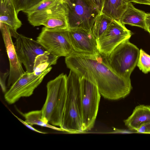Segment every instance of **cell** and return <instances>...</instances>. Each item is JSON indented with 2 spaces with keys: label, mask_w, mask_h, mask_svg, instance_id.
I'll use <instances>...</instances> for the list:
<instances>
[{
  "label": "cell",
  "mask_w": 150,
  "mask_h": 150,
  "mask_svg": "<svg viewBox=\"0 0 150 150\" xmlns=\"http://www.w3.org/2000/svg\"><path fill=\"white\" fill-rule=\"evenodd\" d=\"M67 67L95 83L104 98L110 100L124 98L132 89L130 79L115 73L109 65L106 56L85 54L74 52L65 57Z\"/></svg>",
  "instance_id": "obj_1"
},
{
  "label": "cell",
  "mask_w": 150,
  "mask_h": 150,
  "mask_svg": "<svg viewBox=\"0 0 150 150\" xmlns=\"http://www.w3.org/2000/svg\"><path fill=\"white\" fill-rule=\"evenodd\" d=\"M67 76L63 73L47 85V96L42 109L44 122L54 126H62L67 96Z\"/></svg>",
  "instance_id": "obj_2"
},
{
  "label": "cell",
  "mask_w": 150,
  "mask_h": 150,
  "mask_svg": "<svg viewBox=\"0 0 150 150\" xmlns=\"http://www.w3.org/2000/svg\"><path fill=\"white\" fill-rule=\"evenodd\" d=\"M67 96L60 128L71 134L83 133L82 129L80 99L81 77L70 70L66 80Z\"/></svg>",
  "instance_id": "obj_3"
},
{
  "label": "cell",
  "mask_w": 150,
  "mask_h": 150,
  "mask_svg": "<svg viewBox=\"0 0 150 150\" xmlns=\"http://www.w3.org/2000/svg\"><path fill=\"white\" fill-rule=\"evenodd\" d=\"M129 39L122 42L106 56L112 70L127 79H130V75L137 65L139 54V49L130 42Z\"/></svg>",
  "instance_id": "obj_4"
},
{
  "label": "cell",
  "mask_w": 150,
  "mask_h": 150,
  "mask_svg": "<svg viewBox=\"0 0 150 150\" xmlns=\"http://www.w3.org/2000/svg\"><path fill=\"white\" fill-rule=\"evenodd\" d=\"M100 94L96 84L81 77L80 99L83 132L93 127L97 115Z\"/></svg>",
  "instance_id": "obj_5"
},
{
  "label": "cell",
  "mask_w": 150,
  "mask_h": 150,
  "mask_svg": "<svg viewBox=\"0 0 150 150\" xmlns=\"http://www.w3.org/2000/svg\"><path fill=\"white\" fill-rule=\"evenodd\" d=\"M68 15L66 4L60 1L47 8L27 16L29 22L34 27L42 25L49 28L68 30Z\"/></svg>",
  "instance_id": "obj_6"
},
{
  "label": "cell",
  "mask_w": 150,
  "mask_h": 150,
  "mask_svg": "<svg viewBox=\"0 0 150 150\" xmlns=\"http://www.w3.org/2000/svg\"><path fill=\"white\" fill-rule=\"evenodd\" d=\"M37 40L46 51L59 57H67L74 52L68 30L43 27Z\"/></svg>",
  "instance_id": "obj_7"
},
{
  "label": "cell",
  "mask_w": 150,
  "mask_h": 150,
  "mask_svg": "<svg viewBox=\"0 0 150 150\" xmlns=\"http://www.w3.org/2000/svg\"><path fill=\"white\" fill-rule=\"evenodd\" d=\"M68 10L69 29L91 30L97 13L83 0H64Z\"/></svg>",
  "instance_id": "obj_8"
},
{
  "label": "cell",
  "mask_w": 150,
  "mask_h": 150,
  "mask_svg": "<svg viewBox=\"0 0 150 150\" xmlns=\"http://www.w3.org/2000/svg\"><path fill=\"white\" fill-rule=\"evenodd\" d=\"M52 68V67H49L38 75H35L33 72L25 71L6 92L4 95L5 100L11 104L21 97H28L32 95Z\"/></svg>",
  "instance_id": "obj_9"
},
{
  "label": "cell",
  "mask_w": 150,
  "mask_h": 150,
  "mask_svg": "<svg viewBox=\"0 0 150 150\" xmlns=\"http://www.w3.org/2000/svg\"><path fill=\"white\" fill-rule=\"evenodd\" d=\"M132 34L120 21L112 19L105 32L97 39L99 53L105 56H108L118 45L129 39Z\"/></svg>",
  "instance_id": "obj_10"
},
{
  "label": "cell",
  "mask_w": 150,
  "mask_h": 150,
  "mask_svg": "<svg viewBox=\"0 0 150 150\" xmlns=\"http://www.w3.org/2000/svg\"><path fill=\"white\" fill-rule=\"evenodd\" d=\"M10 32L12 36L16 38L14 44L16 52L26 71L33 72L36 57L46 50L37 40L19 34L17 32Z\"/></svg>",
  "instance_id": "obj_11"
},
{
  "label": "cell",
  "mask_w": 150,
  "mask_h": 150,
  "mask_svg": "<svg viewBox=\"0 0 150 150\" xmlns=\"http://www.w3.org/2000/svg\"><path fill=\"white\" fill-rule=\"evenodd\" d=\"M0 29L9 62L7 86L10 87L25 71L17 54L9 27L6 24L0 22Z\"/></svg>",
  "instance_id": "obj_12"
},
{
  "label": "cell",
  "mask_w": 150,
  "mask_h": 150,
  "mask_svg": "<svg viewBox=\"0 0 150 150\" xmlns=\"http://www.w3.org/2000/svg\"><path fill=\"white\" fill-rule=\"evenodd\" d=\"M68 33L74 52L89 55L99 54L97 39L91 30L79 28L70 29Z\"/></svg>",
  "instance_id": "obj_13"
},
{
  "label": "cell",
  "mask_w": 150,
  "mask_h": 150,
  "mask_svg": "<svg viewBox=\"0 0 150 150\" xmlns=\"http://www.w3.org/2000/svg\"><path fill=\"white\" fill-rule=\"evenodd\" d=\"M0 22L7 25L10 30L17 32L22 25L12 0H0Z\"/></svg>",
  "instance_id": "obj_14"
},
{
  "label": "cell",
  "mask_w": 150,
  "mask_h": 150,
  "mask_svg": "<svg viewBox=\"0 0 150 150\" xmlns=\"http://www.w3.org/2000/svg\"><path fill=\"white\" fill-rule=\"evenodd\" d=\"M146 13L138 9L132 3H128L126 10L122 16L120 21L122 24L141 28L148 31V26L146 21Z\"/></svg>",
  "instance_id": "obj_15"
},
{
  "label": "cell",
  "mask_w": 150,
  "mask_h": 150,
  "mask_svg": "<svg viewBox=\"0 0 150 150\" xmlns=\"http://www.w3.org/2000/svg\"><path fill=\"white\" fill-rule=\"evenodd\" d=\"M124 122L129 129L136 131L143 125L150 122V106H137L132 115Z\"/></svg>",
  "instance_id": "obj_16"
},
{
  "label": "cell",
  "mask_w": 150,
  "mask_h": 150,
  "mask_svg": "<svg viewBox=\"0 0 150 150\" xmlns=\"http://www.w3.org/2000/svg\"><path fill=\"white\" fill-rule=\"evenodd\" d=\"M129 2L128 0H105L102 13L112 19L120 21Z\"/></svg>",
  "instance_id": "obj_17"
},
{
  "label": "cell",
  "mask_w": 150,
  "mask_h": 150,
  "mask_svg": "<svg viewBox=\"0 0 150 150\" xmlns=\"http://www.w3.org/2000/svg\"><path fill=\"white\" fill-rule=\"evenodd\" d=\"M59 57L54 55L47 51L38 55L34 64L33 72L35 75L41 74L51 65L56 64Z\"/></svg>",
  "instance_id": "obj_18"
},
{
  "label": "cell",
  "mask_w": 150,
  "mask_h": 150,
  "mask_svg": "<svg viewBox=\"0 0 150 150\" xmlns=\"http://www.w3.org/2000/svg\"><path fill=\"white\" fill-rule=\"evenodd\" d=\"M23 115L25 119V122L32 126L33 125H37L54 130L63 131L60 127H56L43 121L42 119V112L41 110L31 111L23 114Z\"/></svg>",
  "instance_id": "obj_19"
},
{
  "label": "cell",
  "mask_w": 150,
  "mask_h": 150,
  "mask_svg": "<svg viewBox=\"0 0 150 150\" xmlns=\"http://www.w3.org/2000/svg\"><path fill=\"white\" fill-rule=\"evenodd\" d=\"M112 19L102 13L98 15L91 29L93 34L97 39L105 32Z\"/></svg>",
  "instance_id": "obj_20"
},
{
  "label": "cell",
  "mask_w": 150,
  "mask_h": 150,
  "mask_svg": "<svg viewBox=\"0 0 150 150\" xmlns=\"http://www.w3.org/2000/svg\"><path fill=\"white\" fill-rule=\"evenodd\" d=\"M137 66L144 74L150 72V55L141 49Z\"/></svg>",
  "instance_id": "obj_21"
},
{
  "label": "cell",
  "mask_w": 150,
  "mask_h": 150,
  "mask_svg": "<svg viewBox=\"0 0 150 150\" xmlns=\"http://www.w3.org/2000/svg\"><path fill=\"white\" fill-rule=\"evenodd\" d=\"M60 0H42L32 8L23 12L27 15L31 13L44 10L55 4Z\"/></svg>",
  "instance_id": "obj_22"
},
{
  "label": "cell",
  "mask_w": 150,
  "mask_h": 150,
  "mask_svg": "<svg viewBox=\"0 0 150 150\" xmlns=\"http://www.w3.org/2000/svg\"><path fill=\"white\" fill-rule=\"evenodd\" d=\"M98 13H102L105 0H83Z\"/></svg>",
  "instance_id": "obj_23"
},
{
  "label": "cell",
  "mask_w": 150,
  "mask_h": 150,
  "mask_svg": "<svg viewBox=\"0 0 150 150\" xmlns=\"http://www.w3.org/2000/svg\"><path fill=\"white\" fill-rule=\"evenodd\" d=\"M9 75V71L5 73L1 72L0 83L2 91L6 93V81L7 76Z\"/></svg>",
  "instance_id": "obj_24"
},
{
  "label": "cell",
  "mask_w": 150,
  "mask_h": 150,
  "mask_svg": "<svg viewBox=\"0 0 150 150\" xmlns=\"http://www.w3.org/2000/svg\"><path fill=\"white\" fill-rule=\"evenodd\" d=\"M136 132L139 133L150 134V122L142 126Z\"/></svg>",
  "instance_id": "obj_25"
},
{
  "label": "cell",
  "mask_w": 150,
  "mask_h": 150,
  "mask_svg": "<svg viewBox=\"0 0 150 150\" xmlns=\"http://www.w3.org/2000/svg\"><path fill=\"white\" fill-rule=\"evenodd\" d=\"M14 115H15L16 117L25 126H26L28 128L30 129H31V130H33V131H35V132H38V133H40L43 134H47V133L42 132L41 131H39V130H38L35 129V128H33L32 127V126H31V125L28 124L26 123L25 122V121H23V120L21 119H20L19 118H18V117Z\"/></svg>",
  "instance_id": "obj_26"
},
{
  "label": "cell",
  "mask_w": 150,
  "mask_h": 150,
  "mask_svg": "<svg viewBox=\"0 0 150 150\" xmlns=\"http://www.w3.org/2000/svg\"><path fill=\"white\" fill-rule=\"evenodd\" d=\"M129 2L147 5L150 6V0H128Z\"/></svg>",
  "instance_id": "obj_27"
},
{
  "label": "cell",
  "mask_w": 150,
  "mask_h": 150,
  "mask_svg": "<svg viewBox=\"0 0 150 150\" xmlns=\"http://www.w3.org/2000/svg\"><path fill=\"white\" fill-rule=\"evenodd\" d=\"M146 21L147 26H150V13H146Z\"/></svg>",
  "instance_id": "obj_28"
},
{
  "label": "cell",
  "mask_w": 150,
  "mask_h": 150,
  "mask_svg": "<svg viewBox=\"0 0 150 150\" xmlns=\"http://www.w3.org/2000/svg\"><path fill=\"white\" fill-rule=\"evenodd\" d=\"M148 32L150 34V26H148Z\"/></svg>",
  "instance_id": "obj_29"
},
{
  "label": "cell",
  "mask_w": 150,
  "mask_h": 150,
  "mask_svg": "<svg viewBox=\"0 0 150 150\" xmlns=\"http://www.w3.org/2000/svg\"><path fill=\"white\" fill-rule=\"evenodd\" d=\"M62 1L63 2L64 0H60Z\"/></svg>",
  "instance_id": "obj_30"
}]
</instances>
